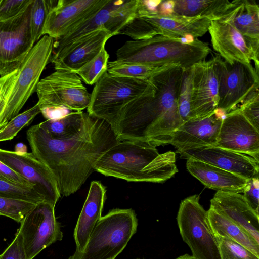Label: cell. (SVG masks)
I'll return each mask as SVG.
<instances>
[{
	"label": "cell",
	"mask_w": 259,
	"mask_h": 259,
	"mask_svg": "<svg viewBox=\"0 0 259 259\" xmlns=\"http://www.w3.org/2000/svg\"><path fill=\"white\" fill-rule=\"evenodd\" d=\"M154 91V87L149 79L117 76L107 71L94 87L87 113L105 120L114 131L125 105Z\"/></svg>",
	"instance_id": "cell-6"
},
{
	"label": "cell",
	"mask_w": 259,
	"mask_h": 259,
	"mask_svg": "<svg viewBox=\"0 0 259 259\" xmlns=\"http://www.w3.org/2000/svg\"><path fill=\"white\" fill-rule=\"evenodd\" d=\"M137 259H140V258H137Z\"/></svg>",
	"instance_id": "cell-48"
},
{
	"label": "cell",
	"mask_w": 259,
	"mask_h": 259,
	"mask_svg": "<svg viewBox=\"0 0 259 259\" xmlns=\"http://www.w3.org/2000/svg\"><path fill=\"white\" fill-rule=\"evenodd\" d=\"M211 21L203 17L161 15L158 12L149 11L143 0H140L136 14L121 28L118 35H125L135 40L148 39L157 35L194 39L208 32Z\"/></svg>",
	"instance_id": "cell-5"
},
{
	"label": "cell",
	"mask_w": 259,
	"mask_h": 259,
	"mask_svg": "<svg viewBox=\"0 0 259 259\" xmlns=\"http://www.w3.org/2000/svg\"><path fill=\"white\" fill-rule=\"evenodd\" d=\"M109 55L103 47L99 54L79 70L75 71L86 84H95L107 71Z\"/></svg>",
	"instance_id": "cell-32"
},
{
	"label": "cell",
	"mask_w": 259,
	"mask_h": 259,
	"mask_svg": "<svg viewBox=\"0 0 259 259\" xmlns=\"http://www.w3.org/2000/svg\"><path fill=\"white\" fill-rule=\"evenodd\" d=\"M180 158L202 161L236 174L246 180L259 176V161L240 153L209 146L178 150Z\"/></svg>",
	"instance_id": "cell-18"
},
{
	"label": "cell",
	"mask_w": 259,
	"mask_h": 259,
	"mask_svg": "<svg viewBox=\"0 0 259 259\" xmlns=\"http://www.w3.org/2000/svg\"><path fill=\"white\" fill-rule=\"evenodd\" d=\"M121 2L110 0L94 17L78 25L61 38L54 40L50 63L62 58L92 33L104 27L110 12Z\"/></svg>",
	"instance_id": "cell-23"
},
{
	"label": "cell",
	"mask_w": 259,
	"mask_h": 259,
	"mask_svg": "<svg viewBox=\"0 0 259 259\" xmlns=\"http://www.w3.org/2000/svg\"><path fill=\"white\" fill-rule=\"evenodd\" d=\"M207 216L209 226L215 236L227 237L259 257V244L244 229L210 208L207 211Z\"/></svg>",
	"instance_id": "cell-27"
},
{
	"label": "cell",
	"mask_w": 259,
	"mask_h": 259,
	"mask_svg": "<svg viewBox=\"0 0 259 259\" xmlns=\"http://www.w3.org/2000/svg\"><path fill=\"white\" fill-rule=\"evenodd\" d=\"M175 65L179 64L166 65L161 67H152L114 60L108 62L107 72L111 74L117 76L149 79L156 73Z\"/></svg>",
	"instance_id": "cell-30"
},
{
	"label": "cell",
	"mask_w": 259,
	"mask_h": 259,
	"mask_svg": "<svg viewBox=\"0 0 259 259\" xmlns=\"http://www.w3.org/2000/svg\"><path fill=\"white\" fill-rule=\"evenodd\" d=\"M37 204L32 201L0 195V215L10 218L20 223Z\"/></svg>",
	"instance_id": "cell-34"
},
{
	"label": "cell",
	"mask_w": 259,
	"mask_h": 259,
	"mask_svg": "<svg viewBox=\"0 0 259 259\" xmlns=\"http://www.w3.org/2000/svg\"><path fill=\"white\" fill-rule=\"evenodd\" d=\"M40 110L64 107L72 111H82L88 107L91 94L75 72L55 71L39 80L36 91Z\"/></svg>",
	"instance_id": "cell-12"
},
{
	"label": "cell",
	"mask_w": 259,
	"mask_h": 259,
	"mask_svg": "<svg viewBox=\"0 0 259 259\" xmlns=\"http://www.w3.org/2000/svg\"><path fill=\"white\" fill-rule=\"evenodd\" d=\"M174 0H162L158 7V13L164 15H168L174 14Z\"/></svg>",
	"instance_id": "cell-44"
},
{
	"label": "cell",
	"mask_w": 259,
	"mask_h": 259,
	"mask_svg": "<svg viewBox=\"0 0 259 259\" xmlns=\"http://www.w3.org/2000/svg\"><path fill=\"white\" fill-rule=\"evenodd\" d=\"M106 188L99 181L91 183L85 201L74 231L76 249L74 255L81 253L97 222L102 217L106 198Z\"/></svg>",
	"instance_id": "cell-22"
},
{
	"label": "cell",
	"mask_w": 259,
	"mask_h": 259,
	"mask_svg": "<svg viewBox=\"0 0 259 259\" xmlns=\"http://www.w3.org/2000/svg\"><path fill=\"white\" fill-rule=\"evenodd\" d=\"M215 146L259 161V131L237 109L223 117Z\"/></svg>",
	"instance_id": "cell-19"
},
{
	"label": "cell",
	"mask_w": 259,
	"mask_h": 259,
	"mask_svg": "<svg viewBox=\"0 0 259 259\" xmlns=\"http://www.w3.org/2000/svg\"><path fill=\"white\" fill-rule=\"evenodd\" d=\"M0 195L37 203L46 202L44 197L34 188L10 183L1 179H0Z\"/></svg>",
	"instance_id": "cell-37"
},
{
	"label": "cell",
	"mask_w": 259,
	"mask_h": 259,
	"mask_svg": "<svg viewBox=\"0 0 259 259\" xmlns=\"http://www.w3.org/2000/svg\"><path fill=\"white\" fill-rule=\"evenodd\" d=\"M243 196L251 208L257 214L259 210L258 177L246 180L243 191Z\"/></svg>",
	"instance_id": "cell-41"
},
{
	"label": "cell",
	"mask_w": 259,
	"mask_h": 259,
	"mask_svg": "<svg viewBox=\"0 0 259 259\" xmlns=\"http://www.w3.org/2000/svg\"><path fill=\"white\" fill-rule=\"evenodd\" d=\"M54 39L45 35L34 45L18 69V73L0 117V132L18 115L29 97L36 91L40 76L50 63Z\"/></svg>",
	"instance_id": "cell-8"
},
{
	"label": "cell",
	"mask_w": 259,
	"mask_h": 259,
	"mask_svg": "<svg viewBox=\"0 0 259 259\" xmlns=\"http://www.w3.org/2000/svg\"><path fill=\"white\" fill-rule=\"evenodd\" d=\"M210 208L244 229L259 244V217L240 193L218 191Z\"/></svg>",
	"instance_id": "cell-21"
},
{
	"label": "cell",
	"mask_w": 259,
	"mask_h": 259,
	"mask_svg": "<svg viewBox=\"0 0 259 259\" xmlns=\"http://www.w3.org/2000/svg\"><path fill=\"white\" fill-rule=\"evenodd\" d=\"M193 195L180 204L177 221L183 241L196 259H221L217 238L209 226L207 211Z\"/></svg>",
	"instance_id": "cell-9"
},
{
	"label": "cell",
	"mask_w": 259,
	"mask_h": 259,
	"mask_svg": "<svg viewBox=\"0 0 259 259\" xmlns=\"http://www.w3.org/2000/svg\"><path fill=\"white\" fill-rule=\"evenodd\" d=\"M112 36L104 27L96 30L65 56L52 62L55 69L75 72L97 56Z\"/></svg>",
	"instance_id": "cell-25"
},
{
	"label": "cell",
	"mask_w": 259,
	"mask_h": 259,
	"mask_svg": "<svg viewBox=\"0 0 259 259\" xmlns=\"http://www.w3.org/2000/svg\"><path fill=\"white\" fill-rule=\"evenodd\" d=\"M89 116L87 112L73 111L62 118L46 120L40 124L53 138L66 139L73 137L81 131Z\"/></svg>",
	"instance_id": "cell-28"
},
{
	"label": "cell",
	"mask_w": 259,
	"mask_h": 259,
	"mask_svg": "<svg viewBox=\"0 0 259 259\" xmlns=\"http://www.w3.org/2000/svg\"><path fill=\"white\" fill-rule=\"evenodd\" d=\"M0 161L33 185L46 202L56 205L61 196L55 180L49 169L31 152L0 148Z\"/></svg>",
	"instance_id": "cell-16"
},
{
	"label": "cell",
	"mask_w": 259,
	"mask_h": 259,
	"mask_svg": "<svg viewBox=\"0 0 259 259\" xmlns=\"http://www.w3.org/2000/svg\"><path fill=\"white\" fill-rule=\"evenodd\" d=\"M0 179L35 189L33 185L1 161H0Z\"/></svg>",
	"instance_id": "cell-43"
},
{
	"label": "cell",
	"mask_w": 259,
	"mask_h": 259,
	"mask_svg": "<svg viewBox=\"0 0 259 259\" xmlns=\"http://www.w3.org/2000/svg\"><path fill=\"white\" fill-rule=\"evenodd\" d=\"M55 206L38 203L20 222V233L27 259H33L41 251L63 238L55 214Z\"/></svg>",
	"instance_id": "cell-14"
},
{
	"label": "cell",
	"mask_w": 259,
	"mask_h": 259,
	"mask_svg": "<svg viewBox=\"0 0 259 259\" xmlns=\"http://www.w3.org/2000/svg\"><path fill=\"white\" fill-rule=\"evenodd\" d=\"M18 152H27L26 146L22 143H19L15 145V151Z\"/></svg>",
	"instance_id": "cell-45"
},
{
	"label": "cell",
	"mask_w": 259,
	"mask_h": 259,
	"mask_svg": "<svg viewBox=\"0 0 259 259\" xmlns=\"http://www.w3.org/2000/svg\"><path fill=\"white\" fill-rule=\"evenodd\" d=\"M233 22L244 36L259 42V6L255 1L240 0Z\"/></svg>",
	"instance_id": "cell-29"
},
{
	"label": "cell",
	"mask_w": 259,
	"mask_h": 259,
	"mask_svg": "<svg viewBox=\"0 0 259 259\" xmlns=\"http://www.w3.org/2000/svg\"><path fill=\"white\" fill-rule=\"evenodd\" d=\"M183 71L175 65L149 79L155 91L131 101L120 112L114 129L118 141L142 140L156 147L169 144L173 132L183 123L177 104Z\"/></svg>",
	"instance_id": "cell-2"
},
{
	"label": "cell",
	"mask_w": 259,
	"mask_h": 259,
	"mask_svg": "<svg viewBox=\"0 0 259 259\" xmlns=\"http://www.w3.org/2000/svg\"><path fill=\"white\" fill-rule=\"evenodd\" d=\"M68 259H74V258H73V256H72L70 257Z\"/></svg>",
	"instance_id": "cell-47"
},
{
	"label": "cell",
	"mask_w": 259,
	"mask_h": 259,
	"mask_svg": "<svg viewBox=\"0 0 259 259\" xmlns=\"http://www.w3.org/2000/svg\"><path fill=\"white\" fill-rule=\"evenodd\" d=\"M140 0L121 1L110 12L104 28L112 36L118 35L119 31L136 14Z\"/></svg>",
	"instance_id": "cell-31"
},
{
	"label": "cell",
	"mask_w": 259,
	"mask_h": 259,
	"mask_svg": "<svg viewBox=\"0 0 259 259\" xmlns=\"http://www.w3.org/2000/svg\"><path fill=\"white\" fill-rule=\"evenodd\" d=\"M110 0H59L49 12L43 29L54 40L94 17Z\"/></svg>",
	"instance_id": "cell-15"
},
{
	"label": "cell",
	"mask_w": 259,
	"mask_h": 259,
	"mask_svg": "<svg viewBox=\"0 0 259 259\" xmlns=\"http://www.w3.org/2000/svg\"><path fill=\"white\" fill-rule=\"evenodd\" d=\"M236 109L259 131V90L250 94Z\"/></svg>",
	"instance_id": "cell-39"
},
{
	"label": "cell",
	"mask_w": 259,
	"mask_h": 259,
	"mask_svg": "<svg viewBox=\"0 0 259 259\" xmlns=\"http://www.w3.org/2000/svg\"><path fill=\"white\" fill-rule=\"evenodd\" d=\"M26 137L31 153L53 176L61 196L79 190L100 157L119 142L109 123L90 115L82 129L70 138H53L40 123L27 131Z\"/></svg>",
	"instance_id": "cell-1"
},
{
	"label": "cell",
	"mask_w": 259,
	"mask_h": 259,
	"mask_svg": "<svg viewBox=\"0 0 259 259\" xmlns=\"http://www.w3.org/2000/svg\"><path fill=\"white\" fill-rule=\"evenodd\" d=\"M31 0H0V21L19 14Z\"/></svg>",
	"instance_id": "cell-40"
},
{
	"label": "cell",
	"mask_w": 259,
	"mask_h": 259,
	"mask_svg": "<svg viewBox=\"0 0 259 259\" xmlns=\"http://www.w3.org/2000/svg\"><path fill=\"white\" fill-rule=\"evenodd\" d=\"M136 214L132 209L116 208L101 217L82 252L74 259H115L136 233Z\"/></svg>",
	"instance_id": "cell-7"
},
{
	"label": "cell",
	"mask_w": 259,
	"mask_h": 259,
	"mask_svg": "<svg viewBox=\"0 0 259 259\" xmlns=\"http://www.w3.org/2000/svg\"><path fill=\"white\" fill-rule=\"evenodd\" d=\"M188 171L206 187L222 191L243 192L246 179L208 163L187 159Z\"/></svg>",
	"instance_id": "cell-24"
},
{
	"label": "cell",
	"mask_w": 259,
	"mask_h": 259,
	"mask_svg": "<svg viewBox=\"0 0 259 259\" xmlns=\"http://www.w3.org/2000/svg\"><path fill=\"white\" fill-rule=\"evenodd\" d=\"M174 13L186 17H203L211 20L219 19L238 3L239 0H174Z\"/></svg>",
	"instance_id": "cell-26"
},
{
	"label": "cell",
	"mask_w": 259,
	"mask_h": 259,
	"mask_svg": "<svg viewBox=\"0 0 259 259\" xmlns=\"http://www.w3.org/2000/svg\"><path fill=\"white\" fill-rule=\"evenodd\" d=\"M56 0H32L31 6L30 25L34 42L43 35V29L48 14L55 6Z\"/></svg>",
	"instance_id": "cell-33"
},
{
	"label": "cell",
	"mask_w": 259,
	"mask_h": 259,
	"mask_svg": "<svg viewBox=\"0 0 259 259\" xmlns=\"http://www.w3.org/2000/svg\"><path fill=\"white\" fill-rule=\"evenodd\" d=\"M156 147L145 141H120L100 157L95 170L128 182L163 183L178 171L176 153L160 154Z\"/></svg>",
	"instance_id": "cell-3"
},
{
	"label": "cell",
	"mask_w": 259,
	"mask_h": 259,
	"mask_svg": "<svg viewBox=\"0 0 259 259\" xmlns=\"http://www.w3.org/2000/svg\"><path fill=\"white\" fill-rule=\"evenodd\" d=\"M211 50L198 38L177 39L157 35L144 40H127L116 52V61L152 67L179 64L183 70L206 60Z\"/></svg>",
	"instance_id": "cell-4"
},
{
	"label": "cell",
	"mask_w": 259,
	"mask_h": 259,
	"mask_svg": "<svg viewBox=\"0 0 259 259\" xmlns=\"http://www.w3.org/2000/svg\"><path fill=\"white\" fill-rule=\"evenodd\" d=\"M176 259H196L192 255H189L188 254H185L184 255H181L179 257H177Z\"/></svg>",
	"instance_id": "cell-46"
},
{
	"label": "cell",
	"mask_w": 259,
	"mask_h": 259,
	"mask_svg": "<svg viewBox=\"0 0 259 259\" xmlns=\"http://www.w3.org/2000/svg\"><path fill=\"white\" fill-rule=\"evenodd\" d=\"M0 259H27L22 237L18 231L13 241L0 255Z\"/></svg>",
	"instance_id": "cell-42"
},
{
	"label": "cell",
	"mask_w": 259,
	"mask_h": 259,
	"mask_svg": "<svg viewBox=\"0 0 259 259\" xmlns=\"http://www.w3.org/2000/svg\"><path fill=\"white\" fill-rule=\"evenodd\" d=\"M191 92L192 78L190 68L183 70L178 94V108L183 123L191 119Z\"/></svg>",
	"instance_id": "cell-36"
},
{
	"label": "cell",
	"mask_w": 259,
	"mask_h": 259,
	"mask_svg": "<svg viewBox=\"0 0 259 259\" xmlns=\"http://www.w3.org/2000/svg\"><path fill=\"white\" fill-rule=\"evenodd\" d=\"M240 2L220 18L211 20L208 32L213 50L225 61L230 65L238 62L248 66H252L251 61H253L254 68L258 73L259 42L244 36L234 24Z\"/></svg>",
	"instance_id": "cell-10"
},
{
	"label": "cell",
	"mask_w": 259,
	"mask_h": 259,
	"mask_svg": "<svg viewBox=\"0 0 259 259\" xmlns=\"http://www.w3.org/2000/svg\"><path fill=\"white\" fill-rule=\"evenodd\" d=\"M192 94L191 119L207 117L217 110L219 82L213 58L191 67Z\"/></svg>",
	"instance_id": "cell-17"
},
{
	"label": "cell",
	"mask_w": 259,
	"mask_h": 259,
	"mask_svg": "<svg viewBox=\"0 0 259 259\" xmlns=\"http://www.w3.org/2000/svg\"><path fill=\"white\" fill-rule=\"evenodd\" d=\"M223 115L217 110L207 117L184 122L173 132L169 144L178 150L215 146Z\"/></svg>",
	"instance_id": "cell-20"
},
{
	"label": "cell",
	"mask_w": 259,
	"mask_h": 259,
	"mask_svg": "<svg viewBox=\"0 0 259 259\" xmlns=\"http://www.w3.org/2000/svg\"><path fill=\"white\" fill-rule=\"evenodd\" d=\"M40 113L39 106L36 103L13 117L0 132V142L13 139L21 129L28 125Z\"/></svg>",
	"instance_id": "cell-35"
},
{
	"label": "cell",
	"mask_w": 259,
	"mask_h": 259,
	"mask_svg": "<svg viewBox=\"0 0 259 259\" xmlns=\"http://www.w3.org/2000/svg\"><path fill=\"white\" fill-rule=\"evenodd\" d=\"M32 1L17 16L0 21V77L18 70L34 45L30 25Z\"/></svg>",
	"instance_id": "cell-13"
},
{
	"label": "cell",
	"mask_w": 259,
	"mask_h": 259,
	"mask_svg": "<svg viewBox=\"0 0 259 259\" xmlns=\"http://www.w3.org/2000/svg\"><path fill=\"white\" fill-rule=\"evenodd\" d=\"M219 82L217 110L224 115L236 110L247 97L259 90V76L253 66L236 62L230 65L219 55L213 57Z\"/></svg>",
	"instance_id": "cell-11"
},
{
	"label": "cell",
	"mask_w": 259,
	"mask_h": 259,
	"mask_svg": "<svg viewBox=\"0 0 259 259\" xmlns=\"http://www.w3.org/2000/svg\"><path fill=\"white\" fill-rule=\"evenodd\" d=\"M215 236L221 259H259V257L236 242L226 237Z\"/></svg>",
	"instance_id": "cell-38"
}]
</instances>
